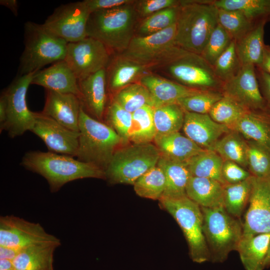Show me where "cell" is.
<instances>
[{
    "label": "cell",
    "instance_id": "obj_1",
    "mask_svg": "<svg viewBox=\"0 0 270 270\" xmlns=\"http://www.w3.org/2000/svg\"><path fill=\"white\" fill-rule=\"evenodd\" d=\"M20 164L44 177L52 192L75 180L105 178L104 170L94 165L84 162L72 156L49 151L28 152L22 156Z\"/></svg>",
    "mask_w": 270,
    "mask_h": 270
},
{
    "label": "cell",
    "instance_id": "obj_2",
    "mask_svg": "<svg viewBox=\"0 0 270 270\" xmlns=\"http://www.w3.org/2000/svg\"><path fill=\"white\" fill-rule=\"evenodd\" d=\"M176 24V45L200 54L218 24V9L206 0H181Z\"/></svg>",
    "mask_w": 270,
    "mask_h": 270
},
{
    "label": "cell",
    "instance_id": "obj_3",
    "mask_svg": "<svg viewBox=\"0 0 270 270\" xmlns=\"http://www.w3.org/2000/svg\"><path fill=\"white\" fill-rule=\"evenodd\" d=\"M112 9L91 12L86 36L103 44L110 52H124L134 36L138 16L134 2Z\"/></svg>",
    "mask_w": 270,
    "mask_h": 270
},
{
    "label": "cell",
    "instance_id": "obj_4",
    "mask_svg": "<svg viewBox=\"0 0 270 270\" xmlns=\"http://www.w3.org/2000/svg\"><path fill=\"white\" fill-rule=\"evenodd\" d=\"M79 143L76 158L104 170L122 138L108 124L92 117L81 108L79 118Z\"/></svg>",
    "mask_w": 270,
    "mask_h": 270
},
{
    "label": "cell",
    "instance_id": "obj_5",
    "mask_svg": "<svg viewBox=\"0 0 270 270\" xmlns=\"http://www.w3.org/2000/svg\"><path fill=\"white\" fill-rule=\"evenodd\" d=\"M68 43L48 31L42 24L26 22L24 48L20 58L18 76L36 72L48 64L64 60Z\"/></svg>",
    "mask_w": 270,
    "mask_h": 270
},
{
    "label": "cell",
    "instance_id": "obj_6",
    "mask_svg": "<svg viewBox=\"0 0 270 270\" xmlns=\"http://www.w3.org/2000/svg\"><path fill=\"white\" fill-rule=\"evenodd\" d=\"M160 204L176 221L187 240L192 260L202 264L210 259L203 230L200 206L186 195L176 198L162 196Z\"/></svg>",
    "mask_w": 270,
    "mask_h": 270
},
{
    "label": "cell",
    "instance_id": "obj_7",
    "mask_svg": "<svg viewBox=\"0 0 270 270\" xmlns=\"http://www.w3.org/2000/svg\"><path fill=\"white\" fill-rule=\"evenodd\" d=\"M203 215V230L214 262L226 260L232 250H236L242 238L243 226L224 206L200 207Z\"/></svg>",
    "mask_w": 270,
    "mask_h": 270
},
{
    "label": "cell",
    "instance_id": "obj_8",
    "mask_svg": "<svg viewBox=\"0 0 270 270\" xmlns=\"http://www.w3.org/2000/svg\"><path fill=\"white\" fill-rule=\"evenodd\" d=\"M160 156L152 144H135L118 148L104 170L105 178L113 184H134L156 166Z\"/></svg>",
    "mask_w": 270,
    "mask_h": 270
},
{
    "label": "cell",
    "instance_id": "obj_9",
    "mask_svg": "<svg viewBox=\"0 0 270 270\" xmlns=\"http://www.w3.org/2000/svg\"><path fill=\"white\" fill-rule=\"evenodd\" d=\"M162 67L174 82L184 86L203 90L222 92L224 83L215 74L212 66L200 54L178 47L171 58Z\"/></svg>",
    "mask_w": 270,
    "mask_h": 270
},
{
    "label": "cell",
    "instance_id": "obj_10",
    "mask_svg": "<svg viewBox=\"0 0 270 270\" xmlns=\"http://www.w3.org/2000/svg\"><path fill=\"white\" fill-rule=\"evenodd\" d=\"M176 24L146 36H134L120 56L146 66L162 67L170 58L176 44Z\"/></svg>",
    "mask_w": 270,
    "mask_h": 270
},
{
    "label": "cell",
    "instance_id": "obj_11",
    "mask_svg": "<svg viewBox=\"0 0 270 270\" xmlns=\"http://www.w3.org/2000/svg\"><path fill=\"white\" fill-rule=\"evenodd\" d=\"M36 72L18 76L1 94L7 106V118L2 131L14 138L30 131L34 120V112L27 105L26 93Z\"/></svg>",
    "mask_w": 270,
    "mask_h": 270
},
{
    "label": "cell",
    "instance_id": "obj_12",
    "mask_svg": "<svg viewBox=\"0 0 270 270\" xmlns=\"http://www.w3.org/2000/svg\"><path fill=\"white\" fill-rule=\"evenodd\" d=\"M110 52L99 40L86 36L80 41L68 43L64 60L79 80L106 69L112 58Z\"/></svg>",
    "mask_w": 270,
    "mask_h": 270
},
{
    "label": "cell",
    "instance_id": "obj_13",
    "mask_svg": "<svg viewBox=\"0 0 270 270\" xmlns=\"http://www.w3.org/2000/svg\"><path fill=\"white\" fill-rule=\"evenodd\" d=\"M90 14L84 0L69 2L55 8L42 24L48 31L67 42H76L87 36Z\"/></svg>",
    "mask_w": 270,
    "mask_h": 270
},
{
    "label": "cell",
    "instance_id": "obj_14",
    "mask_svg": "<svg viewBox=\"0 0 270 270\" xmlns=\"http://www.w3.org/2000/svg\"><path fill=\"white\" fill-rule=\"evenodd\" d=\"M60 245V240L48 233L38 223L14 216L0 218V246L18 252L28 247L44 244Z\"/></svg>",
    "mask_w": 270,
    "mask_h": 270
},
{
    "label": "cell",
    "instance_id": "obj_15",
    "mask_svg": "<svg viewBox=\"0 0 270 270\" xmlns=\"http://www.w3.org/2000/svg\"><path fill=\"white\" fill-rule=\"evenodd\" d=\"M34 116L30 131L44 142L49 152L76 157L79 132L70 130L42 112H34Z\"/></svg>",
    "mask_w": 270,
    "mask_h": 270
},
{
    "label": "cell",
    "instance_id": "obj_16",
    "mask_svg": "<svg viewBox=\"0 0 270 270\" xmlns=\"http://www.w3.org/2000/svg\"><path fill=\"white\" fill-rule=\"evenodd\" d=\"M249 206L242 224L243 237L270 234V178L252 176Z\"/></svg>",
    "mask_w": 270,
    "mask_h": 270
},
{
    "label": "cell",
    "instance_id": "obj_17",
    "mask_svg": "<svg viewBox=\"0 0 270 270\" xmlns=\"http://www.w3.org/2000/svg\"><path fill=\"white\" fill-rule=\"evenodd\" d=\"M222 92L250 110L268 109L261 94L253 64L243 65L237 75L224 84Z\"/></svg>",
    "mask_w": 270,
    "mask_h": 270
},
{
    "label": "cell",
    "instance_id": "obj_18",
    "mask_svg": "<svg viewBox=\"0 0 270 270\" xmlns=\"http://www.w3.org/2000/svg\"><path fill=\"white\" fill-rule=\"evenodd\" d=\"M182 129L186 136L205 150H213L217 141L231 130L214 122L208 114L184 111Z\"/></svg>",
    "mask_w": 270,
    "mask_h": 270
},
{
    "label": "cell",
    "instance_id": "obj_19",
    "mask_svg": "<svg viewBox=\"0 0 270 270\" xmlns=\"http://www.w3.org/2000/svg\"><path fill=\"white\" fill-rule=\"evenodd\" d=\"M82 104L80 98L72 94L46 90L42 112L66 128L79 132V118Z\"/></svg>",
    "mask_w": 270,
    "mask_h": 270
},
{
    "label": "cell",
    "instance_id": "obj_20",
    "mask_svg": "<svg viewBox=\"0 0 270 270\" xmlns=\"http://www.w3.org/2000/svg\"><path fill=\"white\" fill-rule=\"evenodd\" d=\"M78 82L84 110L92 117L102 122L108 106L106 69L79 80Z\"/></svg>",
    "mask_w": 270,
    "mask_h": 270
},
{
    "label": "cell",
    "instance_id": "obj_21",
    "mask_svg": "<svg viewBox=\"0 0 270 270\" xmlns=\"http://www.w3.org/2000/svg\"><path fill=\"white\" fill-rule=\"evenodd\" d=\"M31 84L42 86L46 90L72 94L80 98L78 80L64 60L36 72Z\"/></svg>",
    "mask_w": 270,
    "mask_h": 270
},
{
    "label": "cell",
    "instance_id": "obj_22",
    "mask_svg": "<svg viewBox=\"0 0 270 270\" xmlns=\"http://www.w3.org/2000/svg\"><path fill=\"white\" fill-rule=\"evenodd\" d=\"M140 82L149 90L154 108L176 103L181 98L203 91L151 74L142 76Z\"/></svg>",
    "mask_w": 270,
    "mask_h": 270
},
{
    "label": "cell",
    "instance_id": "obj_23",
    "mask_svg": "<svg viewBox=\"0 0 270 270\" xmlns=\"http://www.w3.org/2000/svg\"><path fill=\"white\" fill-rule=\"evenodd\" d=\"M239 132L246 140H253L270 148V110H248L229 127Z\"/></svg>",
    "mask_w": 270,
    "mask_h": 270
},
{
    "label": "cell",
    "instance_id": "obj_24",
    "mask_svg": "<svg viewBox=\"0 0 270 270\" xmlns=\"http://www.w3.org/2000/svg\"><path fill=\"white\" fill-rule=\"evenodd\" d=\"M144 65L118 56L110 61L106 68L108 90L116 93L146 74Z\"/></svg>",
    "mask_w": 270,
    "mask_h": 270
},
{
    "label": "cell",
    "instance_id": "obj_25",
    "mask_svg": "<svg viewBox=\"0 0 270 270\" xmlns=\"http://www.w3.org/2000/svg\"><path fill=\"white\" fill-rule=\"evenodd\" d=\"M154 140L161 156L184 164L205 150L179 132L156 136Z\"/></svg>",
    "mask_w": 270,
    "mask_h": 270
},
{
    "label": "cell",
    "instance_id": "obj_26",
    "mask_svg": "<svg viewBox=\"0 0 270 270\" xmlns=\"http://www.w3.org/2000/svg\"><path fill=\"white\" fill-rule=\"evenodd\" d=\"M224 186L213 179L191 176L186 186V194L200 207L224 206Z\"/></svg>",
    "mask_w": 270,
    "mask_h": 270
},
{
    "label": "cell",
    "instance_id": "obj_27",
    "mask_svg": "<svg viewBox=\"0 0 270 270\" xmlns=\"http://www.w3.org/2000/svg\"><path fill=\"white\" fill-rule=\"evenodd\" d=\"M270 244V234H262L243 237L236 250L246 270H264Z\"/></svg>",
    "mask_w": 270,
    "mask_h": 270
},
{
    "label": "cell",
    "instance_id": "obj_28",
    "mask_svg": "<svg viewBox=\"0 0 270 270\" xmlns=\"http://www.w3.org/2000/svg\"><path fill=\"white\" fill-rule=\"evenodd\" d=\"M60 245L44 244L20 250L12 261L16 270H54V254Z\"/></svg>",
    "mask_w": 270,
    "mask_h": 270
},
{
    "label": "cell",
    "instance_id": "obj_29",
    "mask_svg": "<svg viewBox=\"0 0 270 270\" xmlns=\"http://www.w3.org/2000/svg\"><path fill=\"white\" fill-rule=\"evenodd\" d=\"M264 22L256 24L249 32L235 42L236 49L242 65L258 66L262 62L264 43Z\"/></svg>",
    "mask_w": 270,
    "mask_h": 270
},
{
    "label": "cell",
    "instance_id": "obj_30",
    "mask_svg": "<svg viewBox=\"0 0 270 270\" xmlns=\"http://www.w3.org/2000/svg\"><path fill=\"white\" fill-rule=\"evenodd\" d=\"M157 166L162 170L166 178V188L162 196L176 198L186 196V186L192 176L185 164L160 155Z\"/></svg>",
    "mask_w": 270,
    "mask_h": 270
},
{
    "label": "cell",
    "instance_id": "obj_31",
    "mask_svg": "<svg viewBox=\"0 0 270 270\" xmlns=\"http://www.w3.org/2000/svg\"><path fill=\"white\" fill-rule=\"evenodd\" d=\"M218 8L242 12L253 24L270 22V0H206Z\"/></svg>",
    "mask_w": 270,
    "mask_h": 270
},
{
    "label": "cell",
    "instance_id": "obj_32",
    "mask_svg": "<svg viewBox=\"0 0 270 270\" xmlns=\"http://www.w3.org/2000/svg\"><path fill=\"white\" fill-rule=\"evenodd\" d=\"M223 162L222 158L214 151L204 150L185 164L192 176L213 179L225 184L222 173Z\"/></svg>",
    "mask_w": 270,
    "mask_h": 270
},
{
    "label": "cell",
    "instance_id": "obj_33",
    "mask_svg": "<svg viewBox=\"0 0 270 270\" xmlns=\"http://www.w3.org/2000/svg\"><path fill=\"white\" fill-rule=\"evenodd\" d=\"M247 140L238 132L231 130L216 142L214 151L224 160L235 162L244 168H248Z\"/></svg>",
    "mask_w": 270,
    "mask_h": 270
},
{
    "label": "cell",
    "instance_id": "obj_34",
    "mask_svg": "<svg viewBox=\"0 0 270 270\" xmlns=\"http://www.w3.org/2000/svg\"><path fill=\"white\" fill-rule=\"evenodd\" d=\"M252 176L242 182L224 186V208L232 216L239 218L248 202Z\"/></svg>",
    "mask_w": 270,
    "mask_h": 270
},
{
    "label": "cell",
    "instance_id": "obj_35",
    "mask_svg": "<svg viewBox=\"0 0 270 270\" xmlns=\"http://www.w3.org/2000/svg\"><path fill=\"white\" fill-rule=\"evenodd\" d=\"M184 116V110L176 103L154 108V120L156 136L178 132L182 128Z\"/></svg>",
    "mask_w": 270,
    "mask_h": 270
},
{
    "label": "cell",
    "instance_id": "obj_36",
    "mask_svg": "<svg viewBox=\"0 0 270 270\" xmlns=\"http://www.w3.org/2000/svg\"><path fill=\"white\" fill-rule=\"evenodd\" d=\"M154 107L145 106L132 113V123L129 140L135 144L150 143L156 136Z\"/></svg>",
    "mask_w": 270,
    "mask_h": 270
},
{
    "label": "cell",
    "instance_id": "obj_37",
    "mask_svg": "<svg viewBox=\"0 0 270 270\" xmlns=\"http://www.w3.org/2000/svg\"><path fill=\"white\" fill-rule=\"evenodd\" d=\"M166 185L165 174L156 165L140 177L134 183V188L140 197L160 200L164 194Z\"/></svg>",
    "mask_w": 270,
    "mask_h": 270
},
{
    "label": "cell",
    "instance_id": "obj_38",
    "mask_svg": "<svg viewBox=\"0 0 270 270\" xmlns=\"http://www.w3.org/2000/svg\"><path fill=\"white\" fill-rule=\"evenodd\" d=\"M112 100L131 113L145 106L153 107L149 90L140 82L132 83L120 89L114 94Z\"/></svg>",
    "mask_w": 270,
    "mask_h": 270
},
{
    "label": "cell",
    "instance_id": "obj_39",
    "mask_svg": "<svg viewBox=\"0 0 270 270\" xmlns=\"http://www.w3.org/2000/svg\"><path fill=\"white\" fill-rule=\"evenodd\" d=\"M218 9V24L234 42L242 38L256 24L252 22L240 10Z\"/></svg>",
    "mask_w": 270,
    "mask_h": 270
},
{
    "label": "cell",
    "instance_id": "obj_40",
    "mask_svg": "<svg viewBox=\"0 0 270 270\" xmlns=\"http://www.w3.org/2000/svg\"><path fill=\"white\" fill-rule=\"evenodd\" d=\"M246 140L248 171L256 178H270V148L260 143Z\"/></svg>",
    "mask_w": 270,
    "mask_h": 270
},
{
    "label": "cell",
    "instance_id": "obj_41",
    "mask_svg": "<svg viewBox=\"0 0 270 270\" xmlns=\"http://www.w3.org/2000/svg\"><path fill=\"white\" fill-rule=\"evenodd\" d=\"M248 110L232 98L224 95L212 106L208 114L214 122L229 128Z\"/></svg>",
    "mask_w": 270,
    "mask_h": 270
},
{
    "label": "cell",
    "instance_id": "obj_42",
    "mask_svg": "<svg viewBox=\"0 0 270 270\" xmlns=\"http://www.w3.org/2000/svg\"><path fill=\"white\" fill-rule=\"evenodd\" d=\"M178 6L166 8L146 18L140 24L137 36H146L162 30L176 22Z\"/></svg>",
    "mask_w": 270,
    "mask_h": 270
},
{
    "label": "cell",
    "instance_id": "obj_43",
    "mask_svg": "<svg viewBox=\"0 0 270 270\" xmlns=\"http://www.w3.org/2000/svg\"><path fill=\"white\" fill-rule=\"evenodd\" d=\"M104 118L107 124L115 130L124 142L129 140L132 123V113L112 100L107 106Z\"/></svg>",
    "mask_w": 270,
    "mask_h": 270
},
{
    "label": "cell",
    "instance_id": "obj_44",
    "mask_svg": "<svg viewBox=\"0 0 270 270\" xmlns=\"http://www.w3.org/2000/svg\"><path fill=\"white\" fill-rule=\"evenodd\" d=\"M224 96L221 91L203 90L179 100L176 104L184 110L200 114H208L212 106Z\"/></svg>",
    "mask_w": 270,
    "mask_h": 270
},
{
    "label": "cell",
    "instance_id": "obj_45",
    "mask_svg": "<svg viewBox=\"0 0 270 270\" xmlns=\"http://www.w3.org/2000/svg\"><path fill=\"white\" fill-rule=\"evenodd\" d=\"M242 66L232 40L212 66L217 77L224 84L237 75Z\"/></svg>",
    "mask_w": 270,
    "mask_h": 270
},
{
    "label": "cell",
    "instance_id": "obj_46",
    "mask_svg": "<svg viewBox=\"0 0 270 270\" xmlns=\"http://www.w3.org/2000/svg\"><path fill=\"white\" fill-rule=\"evenodd\" d=\"M232 41V40L230 35L218 24L200 55L212 66L218 57L229 46Z\"/></svg>",
    "mask_w": 270,
    "mask_h": 270
},
{
    "label": "cell",
    "instance_id": "obj_47",
    "mask_svg": "<svg viewBox=\"0 0 270 270\" xmlns=\"http://www.w3.org/2000/svg\"><path fill=\"white\" fill-rule=\"evenodd\" d=\"M180 4L181 0H141L134 2L138 16L146 18L162 10L178 6Z\"/></svg>",
    "mask_w": 270,
    "mask_h": 270
},
{
    "label": "cell",
    "instance_id": "obj_48",
    "mask_svg": "<svg viewBox=\"0 0 270 270\" xmlns=\"http://www.w3.org/2000/svg\"><path fill=\"white\" fill-rule=\"evenodd\" d=\"M222 176L226 184H234L244 181L252 176L248 170L232 161L224 160Z\"/></svg>",
    "mask_w": 270,
    "mask_h": 270
},
{
    "label": "cell",
    "instance_id": "obj_49",
    "mask_svg": "<svg viewBox=\"0 0 270 270\" xmlns=\"http://www.w3.org/2000/svg\"><path fill=\"white\" fill-rule=\"evenodd\" d=\"M131 0H85L90 13L120 7L132 3Z\"/></svg>",
    "mask_w": 270,
    "mask_h": 270
},
{
    "label": "cell",
    "instance_id": "obj_50",
    "mask_svg": "<svg viewBox=\"0 0 270 270\" xmlns=\"http://www.w3.org/2000/svg\"><path fill=\"white\" fill-rule=\"evenodd\" d=\"M256 67V73L261 94L267 108L270 110V74L258 66Z\"/></svg>",
    "mask_w": 270,
    "mask_h": 270
},
{
    "label": "cell",
    "instance_id": "obj_51",
    "mask_svg": "<svg viewBox=\"0 0 270 270\" xmlns=\"http://www.w3.org/2000/svg\"><path fill=\"white\" fill-rule=\"evenodd\" d=\"M262 70L270 74V46L265 44L262 60L258 66Z\"/></svg>",
    "mask_w": 270,
    "mask_h": 270
},
{
    "label": "cell",
    "instance_id": "obj_52",
    "mask_svg": "<svg viewBox=\"0 0 270 270\" xmlns=\"http://www.w3.org/2000/svg\"><path fill=\"white\" fill-rule=\"evenodd\" d=\"M7 118V106L4 97L0 94V131L2 129L6 122Z\"/></svg>",
    "mask_w": 270,
    "mask_h": 270
},
{
    "label": "cell",
    "instance_id": "obj_53",
    "mask_svg": "<svg viewBox=\"0 0 270 270\" xmlns=\"http://www.w3.org/2000/svg\"><path fill=\"white\" fill-rule=\"evenodd\" d=\"M19 252L12 248L0 246V259L12 261Z\"/></svg>",
    "mask_w": 270,
    "mask_h": 270
},
{
    "label": "cell",
    "instance_id": "obj_54",
    "mask_svg": "<svg viewBox=\"0 0 270 270\" xmlns=\"http://www.w3.org/2000/svg\"><path fill=\"white\" fill-rule=\"evenodd\" d=\"M0 4L10 9L15 16L18 15V5L16 0H0Z\"/></svg>",
    "mask_w": 270,
    "mask_h": 270
},
{
    "label": "cell",
    "instance_id": "obj_55",
    "mask_svg": "<svg viewBox=\"0 0 270 270\" xmlns=\"http://www.w3.org/2000/svg\"><path fill=\"white\" fill-rule=\"evenodd\" d=\"M0 270H16L12 262L8 260L0 259Z\"/></svg>",
    "mask_w": 270,
    "mask_h": 270
},
{
    "label": "cell",
    "instance_id": "obj_56",
    "mask_svg": "<svg viewBox=\"0 0 270 270\" xmlns=\"http://www.w3.org/2000/svg\"><path fill=\"white\" fill-rule=\"evenodd\" d=\"M264 266V268L270 266V244L265 259Z\"/></svg>",
    "mask_w": 270,
    "mask_h": 270
}]
</instances>
